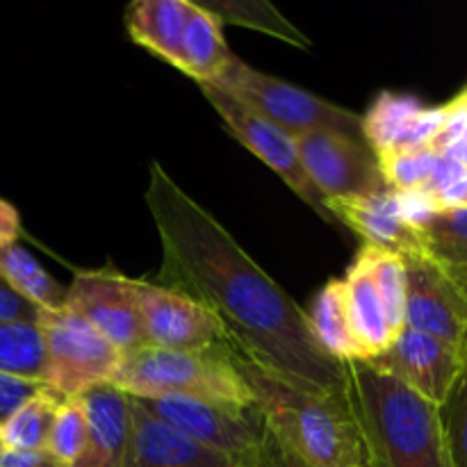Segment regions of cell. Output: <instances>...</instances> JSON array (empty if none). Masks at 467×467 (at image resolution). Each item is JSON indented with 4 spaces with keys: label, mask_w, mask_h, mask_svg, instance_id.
I'll return each mask as SVG.
<instances>
[{
    "label": "cell",
    "mask_w": 467,
    "mask_h": 467,
    "mask_svg": "<svg viewBox=\"0 0 467 467\" xmlns=\"http://www.w3.org/2000/svg\"><path fill=\"white\" fill-rule=\"evenodd\" d=\"M327 208L333 219H340L356 235L363 237L368 246L390 251L404 260L424 255L422 233L406 222L397 203V192L390 187L369 196L327 201Z\"/></svg>",
    "instance_id": "cell-14"
},
{
    "label": "cell",
    "mask_w": 467,
    "mask_h": 467,
    "mask_svg": "<svg viewBox=\"0 0 467 467\" xmlns=\"http://www.w3.org/2000/svg\"><path fill=\"white\" fill-rule=\"evenodd\" d=\"M59 404L62 401L55 400L46 390L36 392L32 400H27L12 418L0 424V445H3V450H46Z\"/></svg>",
    "instance_id": "cell-25"
},
{
    "label": "cell",
    "mask_w": 467,
    "mask_h": 467,
    "mask_svg": "<svg viewBox=\"0 0 467 467\" xmlns=\"http://www.w3.org/2000/svg\"><path fill=\"white\" fill-rule=\"evenodd\" d=\"M46 342L39 322H0V372L44 381Z\"/></svg>",
    "instance_id": "cell-24"
},
{
    "label": "cell",
    "mask_w": 467,
    "mask_h": 467,
    "mask_svg": "<svg viewBox=\"0 0 467 467\" xmlns=\"http://www.w3.org/2000/svg\"><path fill=\"white\" fill-rule=\"evenodd\" d=\"M0 467H68L62 461L55 459L48 450L18 451L3 450L0 451Z\"/></svg>",
    "instance_id": "cell-33"
},
{
    "label": "cell",
    "mask_w": 467,
    "mask_h": 467,
    "mask_svg": "<svg viewBox=\"0 0 467 467\" xmlns=\"http://www.w3.org/2000/svg\"><path fill=\"white\" fill-rule=\"evenodd\" d=\"M132 292L141 315L146 347L203 351L226 345L222 322L190 296L141 278H132Z\"/></svg>",
    "instance_id": "cell-10"
},
{
    "label": "cell",
    "mask_w": 467,
    "mask_h": 467,
    "mask_svg": "<svg viewBox=\"0 0 467 467\" xmlns=\"http://www.w3.org/2000/svg\"><path fill=\"white\" fill-rule=\"evenodd\" d=\"M461 94H463V96H467V87H465V89H463V91H461Z\"/></svg>",
    "instance_id": "cell-35"
},
{
    "label": "cell",
    "mask_w": 467,
    "mask_h": 467,
    "mask_svg": "<svg viewBox=\"0 0 467 467\" xmlns=\"http://www.w3.org/2000/svg\"><path fill=\"white\" fill-rule=\"evenodd\" d=\"M369 467H372V465H369Z\"/></svg>",
    "instance_id": "cell-38"
},
{
    "label": "cell",
    "mask_w": 467,
    "mask_h": 467,
    "mask_svg": "<svg viewBox=\"0 0 467 467\" xmlns=\"http://www.w3.org/2000/svg\"><path fill=\"white\" fill-rule=\"evenodd\" d=\"M447 123L445 105L424 108L418 99L381 91L363 117V140L374 155L400 149H427Z\"/></svg>",
    "instance_id": "cell-15"
},
{
    "label": "cell",
    "mask_w": 467,
    "mask_h": 467,
    "mask_svg": "<svg viewBox=\"0 0 467 467\" xmlns=\"http://www.w3.org/2000/svg\"><path fill=\"white\" fill-rule=\"evenodd\" d=\"M123 467H244V461L187 441L132 400V433Z\"/></svg>",
    "instance_id": "cell-17"
},
{
    "label": "cell",
    "mask_w": 467,
    "mask_h": 467,
    "mask_svg": "<svg viewBox=\"0 0 467 467\" xmlns=\"http://www.w3.org/2000/svg\"><path fill=\"white\" fill-rule=\"evenodd\" d=\"M345 301L349 315L351 331L363 349L365 363L386 354L388 347L395 342L397 333L388 322L386 308L381 304L377 287H374L369 269L360 255H356L354 265L345 276Z\"/></svg>",
    "instance_id": "cell-19"
},
{
    "label": "cell",
    "mask_w": 467,
    "mask_h": 467,
    "mask_svg": "<svg viewBox=\"0 0 467 467\" xmlns=\"http://www.w3.org/2000/svg\"><path fill=\"white\" fill-rule=\"evenodd\" d=\"M295 146L324 203L388 190L377 155L365 140L342 132H308L295 137Z\"/></svg>",
    "instance_id": "cell-9"
},
{
    "label": "cell",
    "mask_w": 467,
    "mask_h": 467,
    "mask_svg": "<svg viewBox=\"0 0 467 467\" xmlns=\"http://www.w3.org/2000/svg\"><path fill=\"white\" fill-rule=\"evenodd\" d=\"M18 235H21V217L12 203L0 199V246L16 244Z\"/></svg>",
    "instance_id": "cell-34"
},
{
    "label": "cell",
    "mask_w": 467,
    "mask_h": 467,
    "mask_svg": "<svg viewBox=\"0 0 467 467\" xmlns=\"http://www.w3.org/2000/svg\"><path fill=\"white\" fill-rule=\"evenodd\" d=\"M190 7V0H137L126 9V27L135 44L181 71Z\"/></svg>",
    "instance_id": "cell-18"
},
{
    "label": "cell",
    "mask_w": 467,
    "mask_h": 467,
    "mask_svg": "<svg viewBox=\"0 0 467 467\" xmlns=\"http://www.w3.org/2000/svg\"><path fill=\"white\" fill-rule=\"evenodd\" d=\"M463 205H467V196H465V203Z\"/></svg>",
    "instance_id": "cell-36"
},
{
    "label": "cell",
    "mask_w": 467,
    "mask_h": 467,
    "mask_svg": "<svg viewBox=\"0 0 467 467\" xmlns=\"http://www.w3.org/2000/svg\"><path fill=\"white\" fill-rule=\"evenodd\" d=\"M0 278L39 310H62L67 287L59 285L26 249L18 244L0 246Z\"/></svg>",
    "instance_id": "cell-22"
},
{
    "label": "cell",
    "mask_w": 467,
    "mask_h": 467,
    "mask_svg": "<svg viewBox=\"0 0 467 467\" xmlns=\"http://www.w3.org/2000/svg\"><path fill=\"white\" fill-rule=\"evenodd\" d=\"M39 313L0 278V322H39Z\"/></svg>",
    "instance_id": "cell-32"
},
{
    "label": "cell",
    "mask_w": 467,
    "mask_h": 467,
    "mask_svg": "<svg viewBox=\"0 0 467 467\" xmlns=\"http://www.w3.org/2000/svg\"><path fill=\"white\" fill-rule=\"evenodd\" d=\"M0 451H3V445H0Z\"/></svg>",
    "instance_id": "cell-37"
},
{
    "label": "cell",
    "mask_w": 467,
    "mask_h": 467,
    "mask_svg": "<svg viewBox=\"0 0 467 467\" xmlns=\"http://www.w3.org/2000/svg\"><path fill=\"white\" fill-rule=\"evenodd\" d=\"M345 368L372 467H451L438 406L363 360Z\"/></svg>",
    "instance_id": "cell-3"
},
{
    "label": "cell",
    "mask_w": 467,
    "mask_h": 467,
    "mask_svg": "<svg viewBox=\"0 0 467 467\" xmlns=\"http://www.w3.org/2000/svg\"><path fill=\"white\" fill-rule=\"evenodd\" d=\"M44 390L39 381H27V379L9 377L0 372V424L12 418L27 400Z\"/></svg>",
    "instance_id": "cell-31"
},
{
    "label": "cell",
    "mask_w": 467,
    "mask_h": 467,
    "mask_svg": "<svg viewBox=\"0 0 467 467\" xmlns=\"http://www.w3.org/2000/svg\"><path fill=\"white\" fill-rule=\"evenodd\" d=\"M438 158L433 149H400L377 155L379 169L386 185L395 192H422L436 169Z\"/></svg>",
    "instance_id": "cell-27"
},
{
    "label": "cell",
    "mask_w": 467,
    "mask_h": 467,
    "mask_svg": "<svg viewBox=\"0 0 467 467\" xmlns=\"http://www.w3.org/2000/svg\"><path fill=\"white\" fill-rule=\"evenodd\" d=\"M112 386L132 400L187 397L237 409L255 406L254 392L233 363L226 345L203 351H171L158 347L128 351Z\"/></svg>",
    "instance_id": "cell-4"
},
{
    "label": "cell",
    "mask_w": 467,
    "mask_h": 467,
    "mask_svg": "<svg viewBox=\"0 0 467 467\" xmlns=\"http://www.w3.org/2000/svg\"><path fill=\"white\" fill-rule=\"evenodd\" d=\"M310 328H313L315 340L319 342L324 351L337 363H356L363 360L365 356L360 349L358 340H356L354 331H351L349 315H347V301H345V283L342 278L328 281L313 301V308L308 313Z\"/></svg>",
    "instance_id": "cell-21"
},
{
    "label": "cell",
    "mask_w": 467,
    "mask_h": 467,
    "mask_svg": "<svg viewBox=\"0 0 467 467\" xmlns=\"http://www.w3.org/2000/svg\"><path fill=\"white\" fill-rule=\"evenodd\" d=\"M87 431H89V420H87V410L80 397L62 401L57 406V413H55L46 450L55 459L62 461L64 465L71 467L73 461L80 456L82 447H85Z\"/></svg>",
    "instance_id": "cell-29"
},
{
    "label": "cell",
    "mask_w": 467,
    "mask_h": 467,
    "mask_svg": "<svg viewBox=\"0 0 467 467\" xmlns=\"http://www.w3.org/2000/svg\"><path fill=\"white\" fill-rule=\"evenodd\" d=\"M144 201L162 246L160 285L208 308L226 345L263 369L313 390L347 386V368L315 340L308 313L160 162Z\"/></svg>",
    "instance_id": "cell-1"
},
{
    "label": "cell",
    "mask_w": 467,
    "mask_h": 467,
    "mask_svg": "<svg viewBox=\"0 0 467 467\" xmlns=\"http://www.w3.org/2000/svg\"><path fill=\"white\" fill-rule=\"evenodd\" d=\"M135 401L146 413L185 436L187 441L235 461L249 459L265 429V418L258 406L237 409L214 401L187 400V397H155V400Z\"/></svg>",
    "instance_id": "cell-7"
},
{
    "label": "cell",
    "mask_w": 467,
    "mask_h": 467,
    "mask_svg": "<svg viewBox=\"0 0 467 467\" xmlns=\"http://www.w3.org/2000/svg\"><path fill=\"white\" fill-rule=\"evenodd\" d=\"M438 420L451 467H467V358L445 401L438 406Z\"/></svg>",
    "instance_id": "cell-28"
},
{
    "label": "cell",
    "mask_w": 467,
    "mask_h": 467,
    "mask_svg": "<svg viewBox=\"0 0 467 467\" xmlns=\"http://www.w3.org/2000/svg\"><path fill=\"white\" fill-rule=\"evenodd\" d=\"M64 308L85 319L121 354L146 347L132 278L114 269L78 272L67 287Z\"/></svg>",
    "instance_id": "cell-11"
},
{
    "label": "cell",
    "mask_w": 467,
    "mask_h": 467,
    "mask_svg": "<svg viewBox=\"0 0 467 467\" xmlns=\"http://www.w3.org/2000/svg\"><path fill=\"white\" fill-rule=\"evenodd\" d=\"M39 328L46 342L44 390L57 401L78 400L117 377L123 354L78 315L41 310Z\"/></svg>",
    "instance_id": "cell-6"
},
{
    "label": "cell",
    "mask_w": 467,
    "mask_h": 467,
    "mask_svg": "<svg viewBox=\"0 0 467 467\" xmlns=\"http://www.w3.org/2000/svg\"><path fill=\"white\" fill-rule=\"evenodd\" d=\"M244 467H310L304 459L295 454L272 429L265 422L263 436L258 445L251 451L249 459L244 461Z\"/></svg>",
    "instance_id": "cell-30"
},
{
    "label": "cell",
    "mask_w": 467,
    "mask_h": 467,
    "mask_svg": "<svg viewBox=\"0 0 467 467\" xmlns=\"http://www.w3.org/2000/svg\"><path fill=\"white\" fill-rule=\"evenodd\" d=\"M214 87L235 96L290 137L308 135V132H342L363 140L360 114L319 99L292 82L258 71L242 62L237 55L231 59L222 78L214 82Z\"/></svg>",
    "instance_id": "cell-5"
},
{
    "label": "cell",
    "mask_w": 467,
    "mask_h": 467,
    "mask_svg": "<svg viewBox=\"0 0 467 467\" xmlns=\"http://www.w3.org/2000/svg\"><path fill=\"white\" fill-rule=\"evenodd\" d=\"M465 358L467 347L404 327L386 354L369 360V365L400 379L429 404L441 406L459 379Z\"/></svg>",
    "instance_id": "cell-12"
},
{
    "label": "cell",
    "mask_w": 467,
    "mask_h": 467,
    "mask_svg": "<svg viewBox=\"0 0 467 467\" xmlns=\"http://www.w3.org/2000/svg\"><path fill=\"white\" fill-rule=\"evenodd\" d=\"M406 263V328L467 347V290L427 255Z\"/></svg>",
    "instance_id": "cell-13"
},
{
    "label": "cell",
    "mask_w": 467,
    "mask_h": 467,
    "mask_svg": "<svg viewBox=\"0 0 467 467\" xmlns=\"http://www.w3.org/2000/svg\"><path fill=\"white\" fill-rule=\"evenodd\" d=\"M254 392L267 427L310 467H369L368 441L351 404L349 383L340 390H313L276 377L226 345Z\"/></svg>",
    "instance_id": "cell-2"
},
{
    "label": "cell",
    "mask_w": 467,
    "mask_h": 467,
    "mask_svg": "<svg viewBox=\"0 0 467 467\" xmlns=\"http://www.w3.org/2000/svg\"><path fill=\"white\" fill-rule=\"evenodd\" d=\"M233 57L235 55L223 39L222 23L201 5L192 3L182 35L181 71L194 78L196 85H214Z\"/></svg>",
    "instance_id": "cell-20"
},
{
    "label": "cell",
    "mask_w": 467,
    "mask_h": 467,
    "mask_svg": "<svg viewBox=\"0 0 467 467\" xmlns=\"http://www.w3.org/2000/svg\"><path fill=\"white\" fill-rule=\"evenodd\" d=\"M89 431L71 467H123L132 433V400L112 383L80 397Z\"/></svg>",
    "instance_id": "cell-16"
},
{
    "label": "cell",
    "mask_w": 467,
    "mask_h": 467,
    "mask_svg": "<svg viewBox=\"0 0 467 467\" xmlns=\"http://www.w3.org/2000/svg\"><path fill=\"white\" fill-rule=\"evenodd\" d=\"M199 89L203 91L208 103L213 105L214 112L219 114V119L223 121L226 130L231 132L246 150H251V153L258 160H263L276 176H281V181L285 182L306 205H310L319 217H324V222H336L333 214L328 213L322 194L315 190L308 173H306L304 164H301V158L299 153H296L295 146V137H290L285 130L274 126L272 121H267V119L260 117L258 112H254L249 105H244L242 100H237L235 96L228 94V91L219 89V87L199 85Z\"/></svg>",
    "instance_id": "cell-8"
},
{
    "label": "cell",
    "mask_w": 467,
    "mask_h": 467,
    "mask_svg": "<svg viewBox=\"0 0 467 467\" xmlns=\"http://www.w3.org/2000/svg\"><path fill=\"white\" fill-rule=\"evenodd\" d=\"M213 14L219 23H233V26L249 27V30L265 32V35L281 39L296 48H310V39L287 21L269 0H208L196 3Z\"/></svg>",
    "instance_id": "cell-23"
},
{
    "label": "cell",
    "mask_w": 467,
    "mask_h": 467,
    "mask_svg": "<svg viewBox=\"0 0 467 467\" xmlns=\"http://www.w3.org/2000/svg\"><path fill=\"white\" fill-rule=\"evenodd\" d=\"M360 258L365 260L372 276L374 287H377L381 304L386 308L388 322L392 331L400 336L406 324V263L401 255L390 254V251L374 249V246L363 244L358 251Z\"/></svg>",
    "instance_id": "cell-26"
}]
</instances>
